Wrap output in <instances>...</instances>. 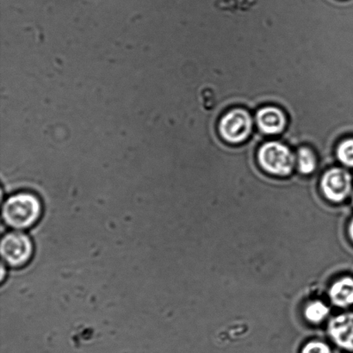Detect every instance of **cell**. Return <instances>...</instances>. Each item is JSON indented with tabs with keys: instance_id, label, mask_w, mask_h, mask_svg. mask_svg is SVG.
Returning a JSON list of instances; mask_svg holds the SVG:
<instances>
[{
	"instance_id": "cell-1",
	"label": "cell",
	"mask_w": 353,
	"mask_h": 353,
	"mask_svg": "<svg viewBox=\"0 0 353 353\" xmlns=\"http://www.w3.org/2000/svg\"><path fill=\"white\" fill-rule=\"evenodd\" d=\"M43 204L39 197L30 192H20L10 196L3 203V220L7 226L17 230H27L40 220Z\"/></svg>"
},
{
	"instance_id": "cell-2",
	"label": "cell",
	"mask_w": 353,
	"mask_h": 353,
	"mask_svg": "<svg viewBox=\"0 0 353 353\" xmlns=\"http://www.w3.org/2000/svg\"><path fill=\"white\" fill-rule=\"evenodd\" d=\"M0 252L3 261L13 268H20L28 264L34 254L32 241L27 234L19 231L10 232L2 238Z\"/></svg>"
},
{
	"instance_id": "cell-3",
	"label": "cell",
	"mask_w": 353,
	"mask_h": 353,
	"mask_svg": "<svg viewBox=\"0 0 353 353\" xmlns=\"http://www.w3.org/2000/svg\"><path fill=\"white\" fill-rule=\"evenodd\" d=\"M259 162L265 172L280 176L292 174L295 165V158L292 151L281 143H268L259 152Z\"/></svg>"
},
{
	"instance_id": "cell-4",
	"label": "cell",
	"mask_w": 353,
	"mask_h": 353,
	"mask_svg": "<svg viewBox=\"0 0 353 353\" xmlns=\"http://www.w3.org/2000/svg\"><path fill=\"white\" fill-rule=\"evenodd\" d=\"M252 120L248 112L235 109L228 112L220 123V133L230 143H240L250 134Z\"/></svg>"
},
{
	"instance_id": "cell-5",
	"label": "cell",
	"mask_w": 353,
	"mask_h": 353,
	"mask_svg": "<svg viewBox=\"0 0 353 353\" xmlns=\"http://www.w3.org/2000/svg\"><path fill=\"white\" fill-rule=\"evenodd\" d=\"M321 189L325 199L330 202H344L352 192V176L344 169H331L321 179Z\"/></svg>"
},
{
	"instance_id": "cell-6",
	"label": "cell",
	"mask_w": 353,
	"mask_h": 353,
	"mask_svg": "<svg viewBox=\"0 0 353 353\" xmlns=\"http://www.w3.org/2000/svg\"><path fill=\"white\" fill-rule=\"evenodd\" d=\"M327 333L338 347L353 352V312L332 318L327 325Z\"/></svg>"
},
{
	"instance_id": "cell-7",
	"label": "cell",
	"mask_w": 353,
	"mask_h": 353,
	"mask_svg": "<svg viewBox=\"0 0 353 353\" xmlns=\"http://www.w3.org/2000/svg\"><path fill=\"white\" fill-rule=\"evenodd\" d=\"M257 123L263 132L275 134L285 129L286 119L285 114L275 107H265L257 114Z\"/></svg>"
},
{
	"instance_id": "cell-8",
	"label": "cell",
	"mask_w": 353,
	"mask_h": 353,
	"mask_svg": "<svg viewBox=\"0 0 353 353\" xmlns=\"http://www.w3.org/2000/svg\"><path fill=\"white\" fill-rule=\"evenodd\" d=\"M328 296L332 303L341 309L353 305V278L347 276L338 279L330 287Z\"/></svg>"
},
{
	"instance_id": "cell-9",
	"label": "cell",
	"mask_w": 353,
	"mask_h": 353,
	"mask_svg": "<svg viewBox=\"0 0 353 353\" xmlns=\"http://www.w3.org/2000/svg\"><path fill=\"white\" fill-rule=\"evenodd\" d=\"M304 317L310 323L317 325L326 320L330 314V307L320 300L307 303L303 311Z\"/></svg>"
},
{
	"instance_id": "cell-10",
	"label": "cell",
	"mask_w": 353,
	"mask_h": 353,
	"mask_svg": "<svg viewBox=\"0 0 353 353\" xmlns=\"http://www.w3.org/2000/svg\"><path fill=\"white\" fill-rule=\"evenodd\" d=\"M299 169L303 174H310L316 170V159L313 152L307 148H300L297 154Z\"/></svg>"
},
{
	"instance_id": "cell-11",
	"label": "cell",
	"mask_w": 353,
	"mask_h": 353,
	"mask_svg": "<svg viewBox=\"0 0 353 353\" xmlns=\"http://www.w3.org/2000/svg\"><path fill=\"white\" fill-rule=\"evenodd\" d=\"M337 155L342 164L353 168V139H347L340 144Z\"/></svg>"
},
{
	"instance_id": "cell-12",
	"label": "cell",
	"mask_w": 353,
	"mask_h": 353,
	"mask_svg": "<svg viewBox=\"0 0 353 353\" xmlns=\"http://www.w3.org/2000/svg\"><path fill=\"white\" fill-rule=\"evenodd\" d=\"M302 353H332L328 345L323 341H312L304 345Z\"/></svg>"
},
{
	"instance_id": "cell-13",
	"label": "cell",
	"mask_w": 353,
	"mask_h": 353,
	"mask_svg": "<svg viewBox=\"0 0 353 353\" xmlns=\"http://www.w3.org/2000/svg\"><path fill=\"white\" fill-rule=\"evenodd\" d=\"M348 235L353 243V217L350 221V223L348 225Z\"/></svg>"
},
{
	"instance_id": "cell-14",
	"label": "cell",
	"mask_w": 353,
	"mask_h": 353,
	"mask_svg": "<svg viewBox=\"0 0 353 353\" xmlns=\"http://www.w3.org/2000/svg\"><path fill=\"white\" fill-rule=\"evenodd\" d=\"M352 203H353V195H352Z\"/></svg>"
}]
</instances>
